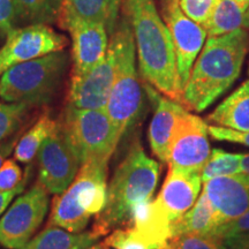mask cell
I'll list each match as a JSON object with an SVG mask.
<instances>
[{
    "label": "cell",
    "instance_id": "14",
    "mask_svg": "<svg viewBox=\"0 0 249 249\" xmlns=\"http://www.w3.org/2000/svg\"><path fill=\"white\" fill-rule=\"evenodd\" d=\"M117 55L108 42L105 57L86 75L71 77L68 105L87 110H105L116 75Z\"/></svg>",
    "mask_w": 249,
    "mask_h": 249
},
{
    "label": "cell",
    "instance_id": "12",
    "mask_svg": "<svg viewBox=\"0 0 249 249\" xmlns=\"http://www.w3.org/2000/svg\"><path fill=\"white\" fill-rule=\"evenodd\" d=\"M161 17L172 37L177 67L182 90L191 75L193 65L203 49L208 37L207 29L183 13L179 0L161 5ZM183 92V91H182Z\"/></svg>",
    "mask_w": 249,
    "mask_h": 249
},
{
    "label": "cell",
    "instance_id": "8",
    "mask_svg": "<svg viewBox=\"0 0 249 249\" xmlns=\"http://www.w3.org/2000/svg\"><path fill=\"white\" fill-rule=\"evenodd\" d=\"M48 209L49 193L37 182L0 218V245L7 249L22 248L44 222Z\"/></svg>",
    "mask_w": 249,
    "mask_h": 249
},
{
    "label": "cell",
    "instance_id": "38",
    "mask_svg": "<svg viewBox=\"0 0 249 249\" xmlns=\"http://www.w3.org/2000/svg\"><path fill=\"white\" fill-rule=\"evenodd\" d=\"M234 177L249 185V154H241V172Z\"/></svg>",
    "mask_w": 249,
    "mask_h": 249
},
{
    "label": "cell",
    "instance_id": "11",
    "mask_svg": "<svg viewBox=\"0 0 249 249\" xmlns=\"http://www.w3.org/2000/svg\"><path fill=\"white\" fill-rule=\"evenodd\" d=\"M209 136L207 123L186 111L171 140L169 167L201 172L211 154Z\"/></svg>",
    "mask_w": 249,
    "mask_h": 249
},
{
    "label": "cell",
    "instance_id": "33",
    "mask_svg": "<svg viewBox=\"0 0 249 249\" xmlns=\"http://www.w3.org/2000/svg\"><path fill=\"white\" fill-rule=\"evenodd\" d=\"M213 234L219 236L223 240L231 236L249 234V210L242 213L241 216L218 226Z\"/></svg>",
    "mask_w": 249,
    "mask_h": 249
},
{
    "label": "cell",
    "instance_id": "39",
    "mask_svg": "<svg viewBox=\"0 0 249 249\" xmlns=\"http://www.w3.org/2000/svg\"><path fill=\"white\" fill-rule=\"evenodd\" d=\"M235 1L241 6L244 11H248L249 9V0H235Z\"/></svg>",
    "mask_w": 249,
    "mask_h": 249
},
{
    "label": "cell",
    "instance_id": "3",
    "mask_svg": "<svg viewBox=\"0 0 249 249\" xmlns=\"http://www.w3.org/2000/svg\"><path fill=\"white\" fill-rule=\"evenodd\" d=\"M160 172V164L145 155L140 141L134 142L108 183L107 204L96 217L93 231L103 236L128 225L135 208L151 200Z\"/></svg>",
    "mask_w": 249,
    "mask_h": 249
},
{
    "label": "cell",
    "instance_id": "29",
    "mask_svg": "<svg viewBox=\"0 0 249 249\" xmlns=\"http://www.w3.org/2000/svg\"><path fill=\"white\" fill-rule=\"evenodd\" d=\"M104 242L111 249H151L134 232L130 225L118 227Z\"/></svg>",
    "mask_w": 249,
    "mask_h": 249
},
{
    "label": "cell",
    "instance_id": "31",
    "mask_svg": "<svg viewBox=\"0 0 249 249\" xmlns=\"http://www.w3.org/2000/svg\"><path fill=\"white\" fill-rule=\"evenodd\" d=\"M15 28H18L15 0H0V46Z\"/></svg>",
    "mask_w": 249,
    "mask_h": 249
},
{
    "label": "cell",
    "instance_id": "23",
    "mask_svg": "<svg viewBox=\"0 0 249 249\" xmlns=\"http://www.w3.org/2000/svg\"><path fill=\"white\" fill-rule=\"evenodd\" d=\"M249 24V13L235 0H218L213 14L205 24L208 37L222 36Z\"/></svg>",
    "mask_w": 249,
    "mask_h": 249
},
{
    "label": "cell",
    "instance_id": "40",
    "mask_svg": "<svg viewBox=\"0 0 249 249\" xmlns=\"http://www.w3.org/2000/svg\"><path fill=\"white\" fill-rule=\"evenodd\" d=\"M87 249H111V248L108 247V246H107V244H105V242H102V244L90 246V247L87 248Z\"/></svg>",
    "mask_w": 249,
    "mask_h": 249
},
{
    "label": "cell",
    "instance_id": "6",
    "mask_svg": "<svg viewBox=\"0 0 249 249\" xmlns=\"http://www.w3.org/2000/svg\"><path fill=\"white\" fill-rule=\"evenodd\" d=\"M110 43L116 50L117 66L105 111L123 136L138 119L143 103V90L136 68L135 42L126 17L120 18Z\"/></svg>",
    "mask_w": 249,
    "mask_h": 249
},
{
    "label": "cell",
    "instance_id": "34",
    "mask_svg": "<svg viewBox=\"0 0 249 249\" xmlns=\"http://www.w3.org/2000/svg\"><path fill=\"white\" fill-rule=\"evenodd\" d=\"M208 132L211 138L217 141H227L232 143H239L249 148V132H241L226 127L210 124L208 126Z\"/></svg>",
    "mask_w": 249,
    "mask_h": 249
},
{
    "label": "cell",
    "instance_id": "42",
    "mask_svg": "<svg viewBox=\"0 0 249 249\" xmlns=\"http://www.w3.org/2000/svg\"><path fill=\"white\" fill-rule=\"evenodd\" d=\"M246 235H247V238H248V244H249V234H246Z\"/></svg>",
    "mask_w": 249,
    "mask_h": 249
},
{
    "label": "cell",
    "instance_id": "2",
    "mask_svg": "<svg viewBox=\"0 0 249 249\" xmlns=\"http://www.w3.org/2000/svg\"><path fill=\"white\" fill-rule=\"evenodd\" d=\"M248 50L246 29L208 37L183 88V107L203 112L213 104L239 79Z\"/></svg>",
    "mask_w": 249,
    "mask_h": 249
},
{
    "label": "cell",
    "instance_id": "22",
    "mask_svg": "<svg viewBox=\"0 0 249 249\" xmlns=\"http://www.w3.org/2000/svg\"><path fill=\"white\" fill-rule=\"evenodd\" d=\"M99 238L93 230L75 233L59 226L48 225L21 249H87Z\"/></svg>",
    "mask_w": 249,
    "mask_h": 249
},
{
    "label": "cell",
    "instance_id": "26",
    "mask_svg": "<svg viewBox=\"0 0 249 249\" xmlns=\"http://www.w3.org/2000/svg\"><path fill=\"white\" fill-rule=\"evenodd\" d=\"M241 172V154H231L223 149H213L201 170L202 182L218 177H234Z\"/></svg>",
    "mask_w": 249,
    "mask_h": 249
},
{
    "label": "cell",
    "instance_id": "32",
    "mask_svg": "<svg viewBox=\"0 0 249 249\" xmlns=\"http://www.w3.org/2000/svg\"><path fill=\"white\" fill-rule=\"evenodd\" d=\"M23 174L15 160H6L0 167V192L12 191L22 181Z\"/></svg>",
    "mask_w": 249,
    "mask_h": 249
},
{
    "label": "cell",
    "instance_id": "7",
    "mask_svg": "<svg viewBox=\"0 0 249 249\" xmlns=\"http://www.w3.org/2000/svg\"><path fill=\"white\" fill-rule=\"evenodd\" d=\"M60 124L81 165L88 161L108 164L123 138L105 110L67 105Z\"/></svg>",
    "mask_w": 249,
    "mask_h": 249
},
{
    "label": "cell",
    "instance_id": "13",
    "mask_svg": "<svg viewBox=\"0 0 249 249\" xmlns=\"http://www.w3.org/2000/svg\"><path fill=\"white\" fill-rule=\"evenodd\" d=\"M62 24L71 37V77L86 75L105 57L108 48V31L104 24L62 12Z\"/></svg>",
    "mask_w": 249,
    "mask_h": 249
},
{
    "label": "cell",
    "instance_id": "10",
    "mask_svg": "<svg viewBox=\"0 0 249 249\" xmlns=\"http://www.w3.org/2000/svg\"><path fill=\"white\" fill-rule=\"evenodd\" d=\"M66 36L49 24H28L12 31L0 46V75L22 62L65 50Z\"/></svg>",
    "mask_w": 249,
    "mask_h": 249
},
{
    "label": "cell",
    "instance_id": "41",
    "mask_svg": "<svg viewBox=\"0 0 249 249\" xmlns=\"http://www.w3.org/2000/svg\"><path fill=\"white\" fill-rule=\"evenodd\" d=\"M171 1H173V0H160L161 5H165V4H167V2H171Z\"/></svg>",
    "mask_w": 249,
    "mask_h": 249
},
{
    "label": "cell",
    "instance_id": "9",
    "mask_svg": "<svg viewBox=\"0 0 249 249\" xmlns=\"http://www.w3.org/2000/svg\"><path fill=\"white\" fill-rule=\"evenodd\" d=\"M37 160L38 182L49 194H61L75 179L81 161L68 142L60 121L42 144Z\"/></svg>",
    "mask_w": 249,
    "mask_h": 249
},
{
    "label": "cell",
    "instance_id": "21",
    "mask_svg": "<svg viewBox=\"0 0 249 249\" xmlns=\"http://www.w3.org/2000/svg\"><path fill=\"white\" fill-rule=\"evenodd\" d=\"M218 226L220 222L216 210L207 195L202 193L191 209L171 223V238L183 233L213 234Z\"/></svg>",
    "mask_w": 249,
    "mask_h": 249
},
{
    "label": "cell",
    "instance_id": "16",
    "mask_svg": "<svg viewBox=\"0 0 249 249\" xmlns=\"http://www.w3.org/2000/svg\"><path fill=\"white\" fill-rule=\"evenodd\" d=\"M201 186V172L169 167L166 179L156 200L173 222L194 205Z\"/></svg>",
    "mask_w": 249,
    "mask_h": 249
},
{
    "label": "cell",
    "instance_id": "25",
    "mask_svg": "<svg viewBox=\"0 0 249 249\" xmlns=\"http://www.w3.org/2000/svg\"><path fill=\"white\" fill-rule=\"evenodd\" d=\"M57 121L52 119L49 113H43L18 139L14 149V160L23 164L30 163L38 154L45 140L57 127Z\"/></svg>",
    "mask_w": 249,
    "mask_h": 249
},
{
    "label": "cell",
    "instance_id": "17",
    "mask_svg": "<svg viewBox=\"0 0 249 249\" xmlns=\"http://www.w3.org/2000/svg\"><path fill=\"white\" fill-rule=\"evenodd\" d=\"M203 193L216 210L220 225L249 210V185L235 177L204 181Z\"/></svg>",
    "mask_w": 249,
    "mask_h": 249
},
{
    "label": "cell",
    "instance_id": "43",
    "mask_svg": "<svg viewBox=\"0 0 249 249\" xmlns=\"http://www.w3.org/2000/svg\"><path fill=\"white\" fill-rule=\"evenodd\" d=\"M248 73H249V70H248Z\"/></svg>",
    "mask_w": 249,
    "mask_h": 249
},
{
    "label": "cell",
    "instance_id": "4",
    "mask_svg": "<svg viewBox=\"0 0 249 249\" xmlns=\"http://www.w3.org/2000/svg\"><path fill=\"white\" fill-rule=\"evenodd\" d=\"M107 163L88 161L64 193L54 195L48 225L82 232L90 218L104 209L107 198Z\"/></svg>",
    "mask_w": 249,
    "mask_h": 249
},
{
    "label": "cell",
    "instance_id": "27",
    "mask_svg": "<svg viewBox=\"0 0 249 249\" xmlns=\"http://www.w3.org/2000/svg\"><path fill=\"white\" fill-rule=\"evenodd\" d=\"M30 107L22 103H0V142L23 126L24 118Z\"/></svg>",
    "mask_w": 249,
    "mask_h": 249
},
{
    "label": "cell",
    "instance_id": "35",
    "mask_svg": "<svg viewBox=\"0 0 249 249\" xmlns=\"http://www.w3.org/2000/svg\"><path fill=\"white\" fill-rule=\"evenodd\" d=\"M30 178V169L27 170L26 176L23 177L22 181L20 182V185L15 187L12 191H6V192H0V216H1L2 213L7 209L8 205L11 204V202L14 200L15 196L21 194L24 191V187H26L28 180Z\"/></svg>",
    "mask_w": 249,
    "mask_h": 249
},
{
    "label": "cell",
    "instance_id": "1",
    "mask_svg": "<svg viewBox=\"0 0 249 249\" xmlns=\"http://www.w3.org/2000/svg\"><path fill=\"white\" fill-rule=\"evenodd\" d=\"M132 27L140 73L152 88L182 104L172 37L155 0H123Z\"/></svg>",
    "mask_w": 249,
    "mask_h": 249
},
{
    "label": "cell",
    "instance_id": "19",
    "mask_svg": "<svg viewBox=\"0 0 249 249\" xmlns=\"http://www.w3.org/2000/svg\"><path fill=\"white\" fill-rule=\"evenodd\" d=\"M207 120L216 126L249 132V80L224 99Z\"/></svg>",
    "mask_w": 249,
    "mask_h": 249
},
{
    "label": "cell",
    "instance_id": "20",
    "mask_svg": "<svg viewBox=\"0 0 249 249\" xmlns=\"http://www.w3.org/2000/svg\"><path fill=\"white\" fill-rule=\"evenodd\" d=\"M123 0H64L62 12L104 24L112 35L119 23Z\"/></svg>",
    "mask_w": 249,
    "mask_h": 249
},
{
    "label": "cell",
    "instance_id": "15",
    "mask_svg": "<svg viewBox=\"0 0 249 249\" xmlns=\"http://www.w3.org/2000/svg\"><path fill=\"white\" fill-rule=\"evenodd\" d=\"M145 91L156 104L155 113L149 126L148 138L152 154L164 164L169 163L171 140L177 124L188 108L181 103L160 96L151 86L145 85Z\"/></svg>",
    "mask_w": 249,
    "mask_h": 249
},
{
    "label": "cell",
    "instance_id": "18",
    "mask_svg": "<svg viewBox=\"0 0 249 249\" xmlns=\"http://www.w3.org/2000/svg\"><path fill=\"white\" fill-rule=\"evenodd\" d=\"M171 223L157 200H150L135 208L128 225L151 249H160L171 239Z\"/></svg>",
    "mask_w": 249,
    "mask_h": 249
},
{
    "label": "cell",
    "instance_id": "28",
    "mask_svg": "<svg viewBox=\"0 0 249 249\" xmlns=\"http://www.w3.org/2000/svg\"><path fill=\"white\" fill-rule=\"evenodd\" d=\"M170 249H226L224 240L214 234L183 233L167 241Z\"/></svg>",
    "mask_w": 249,
    "mask_h": 249
},
{
    "label": "cell",
    "instance_id": "24",
    "mask_svg": "<svg viewBox=\"0 0 249 249\" xmlns=\"http://www.w3.org/2000/svg\"><path fill=\"white\" fill-rule=\"evenodd\" d=\"M18 28L28 24H54L61 20L64 0H15Z\"/></svg>",
    "mask_w": 249,
    "mask_h": 249
},
{
    "label": "cell",
    "instance_id": "37",
    "mask_svg": "<svg viewBox=\"0 0 249 249\" xmlns=\"http://www.w3.org/2000/svg\"><path fill=\"white\" fill-rule=\"evenodd\" d=\"M224 244L226 246V249H249L248 238L246 234L224 239Z\"/></svg>",
    "mask_w": 249,
    "mask_h": 249
},
{
    "label": "cell",
    "instance_id": "36",
    "mask_svg": "<svg viewBox=\"0 0 249 249\" xmlns=\"http://www.w3.org/2000/svg\"><path fill=\"white\" fill-rule=\"evenodd\" d=\"M22 129L23 126L21 127V128H18L13 135H11L9 138L5 139L4 141L0 142V167L4 164V161L7 160L8 156L14 151L15 145H17L18 139L22 135Z\"/></svg>",
    "mask_w": 249,
    "mask_h": 249
},
{
    "label": "cell",
    "instance_id": "30",
    "mask_svg": "<svg viewBox=\"0 0 249 249\" xmlns=\"http://www.w3.org/2000/svg\"><path fill=\"white\" fill-rule=\"evenodd\" d=\"M218 0H179L181 11L191 20L205 27Z\"/></svg>",
    "mask_w": 249,
    "mask_h": 249
},
{
    "label": "cell",
    "instance_id": "5",
    "mask_svg": "<svg viewBox=\"0 0 249 249\" xmlns=\"http://www.w3.org/2000/svg\"><path fill=\"white\" fill-rule=\"evenodd\" d=\"M70 64L65 50L22 62L0 75V98L29 107L48 104L61 88Z\"/></svg>",
    "mask_w": 249,
    "mask_h": 249
}]
</instances>
